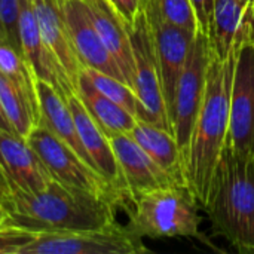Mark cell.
<instances>
[{"label": "cell", "mask_w": 254, "mask_h": 254, "mask_svg": "<svg viewBox=\"0 0 254 254\" xmlns=\"http://www.w3.org/2000/svg\"><path fill=\"white\" fill-rule=\"evenodd\" d=\"M118 208L109 196L52 180L37 193L7 188L3 225L34 234L98 229L116 222Z\"/></svg>", "instance_id": "obj_1"}, {"label": "cell", "mask_w": 254, "mask_h": 254, "mask_svg": "<svg viewBox=\"0 0 254 254\" xmlns=\"http://www.w3.org/2000/svg\"><path fill=\"white\" fill-rule=\"evenodd\" d=\"M36 88H37V101H39V115H40L39 124L45 125L52 134H55L68 147H71L91 168H94L80 141L68 101L63 98L52 85L43 80L37 79Z\"/></svg>", "instance_id": "obj_19"}, {"label": "cell", "mask_w": 254, "mask_h": 254, "mask_svg": "<svg viewBox=\"0 0 254 254\" xmlns=\"http://www.w3.org/2000/svg\"><path fill=\"white\" fill-rule=\"evenodd\" d=\"M0 176H1V174H0Z\"/></svg>", "instance_id": "obj_35"}, {"label": "cell", "mask_w": 254, "mask_h": 254, "mask_svg": "<svg viewBox=\"0 0 254 254\" xmlns=\"http://www.w3.org/2000/svg\"><path fill=\"white\" fill-rule=\"evenodd\" d=\"M0 71L7 77L15 80L37 104V88H36V76L31 71L28 63L24 55L16 51L12 45L4 42L0 37Z\"/></svg>", "instance_id": "obj_23"}, {"label": "cell", "mask_w": 254, "mask_h": 254, "mask_svg": "<svg viewBox=\"0 0 254 254\" xmlns=\"http://www.w3.org/2000/svg\"><path fill=\"white\" fill-rule=\"evenodd\" d=\"M7 198V185L4 182V179L0 176V208L4 210V202Z\"/></svg>", "instance_id": "obj_31"}, {"label": "cell", "mask_w": 254, "mask_h": 254, "mask_svg": "<svg viewBox=\"0 0 254 254\" xmlns=\"http://www.w3.org/2000/svg\"><path fill=\"white\" fill-rule=\"evenodd\" d=\"M143 238L118 222L98 229L42 232L19 254H144Z\"/></svg>", "instance_id": "obj_7"}, {"label": "cell", "mask_w": 254, "mask_h": 254, "mask_svg": "<svg viewBox=\"0 0 254 254\" xmlns=\"http://www.w3.org/2000/svg\"><path fill=\"white\" fill-rule=\"evenodd\" d=\"M211 51L222 60L254 45V3L243 0H214L210 31Z\"/></svg>", "instance_id": "obj_13"}, {"label": "cell", "mask_w": 254, "mask_h": 254, "mask_svg": "<svg viewBox=\"0 0 254 254\" xmlns=\"http://www.w3.org/2000/svg\"><path fill=\"white\" fill-rule=\"evenodd\" d=\"M243 1H252V3H254V0H243Z\"/></svg>", "instance_id": "obj_33"}, {"label": "cell", "mask_w": 254, "mask_h": 254, "mask_svg": "<svg viewBox=\"0 0 254 254\" xmlns=\"http://www.w3.org/2000/svg\"><path fill=\"white\" fill-rule=\"evenodd\" d=\"M129 134L144 149V152L174 179L176 183L189 186L186 159L173 132L150 122L137 121Z\"/></svg>", "instance_id": "obj_20"}, {"label": "cell", "mask_w": 254, "mask_h": 254, "mask_svg": "<svg viewBox=\"0 0 254 254\" xmlns=\"http://www.w3.org/2000/svg\"><path fill=\"white\" fill-rule=\"evenodd\" d=\"M125 22H132L141 7V0H110Z\"/></svg>", "instance_id": "obj_29"}, {"label": "cell", "mask_w": 254, "mask_h": 254, "mask_svg": "<svg viewBox=\"0 0 254 254\" xmlns=\"http://www.w3.org/2000/svg\"><path fill=\"white\" fill-rule=\"evenodd\" d=\"M0 129L3 131H7V132H12V134H16L15 128L12 127V124L9 122V119L6 118L3 109H1V104H0Z\"/></svg>", "instance_id": "obj_30"}, {"label": "cell", "mask_w": 254, "mask_h": 254, "mask_svg": "<svg viewBox=\"0 0 254 254\" xmlns=\"http://www.w3.org/2000/svg\"><path fill=\"white\" fill-rule=\"evenodd\" d=\"M162 18L183 30L196 33L198 19L190 0H156Z\"/></svg>", "instance_id": "obj_25"}, {"label": "cell", "mask_w": 254, "mask_h": 254, "mask_svg": "<svg viewBox=\"0 0 254 254\" xmlns=\"http://www.w3.org/2000/svg\"><path fill=\"white\" fill-rule=\"evenodd\" d=\"M88 4L89 16L94 22L107 51L121 68L125 82L134 89V55L132 45L125 19L110 0H85Z\"/></svg>", "instance_id": "obj_18"}, {"label": "cell", "mask_w": 254, "mask_h": 254, "mask_svg": "<svg viewBox=\"0 0 254 254\" xmlns=\"http://www.w3.org/2000/svg\"><path fill=\"white\" fill-rule=\"evenodd\" d=\"M61 1H64V0H61Z\"/></svg>", "instance_id": "obj_34"}, {"label": "cell", "mask_w": 254, "mask_h": 254, "mask_svg": "<svg viewBox=\"0 0 254 254\" xmlns=\"http://www.w3.org/2000/svg\"><path fill=\"white\" fill-rule=\"evenodd\" d=\"M226 144L243 158H254V45L235 55Z\"/></svg>", "instance_id": "obj_9"}, {"label": "cell", "mask_w": 254, "mask_h": 254, "mask_svg": "<svg viewBox=\"0 0 254 254\" xmlns=\"http://www.w3.org/2000/svg\"><path fill=\"white\" fill-rule=\"evenodd\" d=\"M27 141L39 155L51 177L63 185L83 189L115 199L127 210L128 201L106 179L91 168L71 147L52 134L45 125L37 124L30 131Z\"/></svg>", "instance_id": "obj_6"}, {"label": "cell", "mask_w": 254, "mask_h": 254, "mask_svg": "<svg viewBox=\"0 0 254 254\" xmlns=\"http://www.w3.org/2000/svg\"><path fill=\"white\" fill-rule=\"evenodd\" d=\"M202 207L216 232L240 253H254V158L225 144Z\"/></svg>", "instance_id": "obj_3"}, {"label": "cell", "mask_w": 254, "mask_h": 254, "mask_svg": "<svg viewBox=\"0 0 254 254\" xmlns=\"http://www.w3.org/2000/svg\"><path fill=\"white\" fill-rule=\"evenodd\" d=\"M110 144L121 167L129 198L152 189L179 185L144 152L129 132L110 137Z\"/></svg>", "instance_id": "obj_15"}, {"label": "cell", "mask_w": 254, "mask_h": 254, "mask_svg": "<svg viewBox=\"0 0 254 254\" xmlns=\"http://www.w3.org/2000/svg\"><path fill=\"white\" fill-rule=\"evenodd\" d=\"M68 106L73 113L80 141H82L95 171L103 179H106L119 193H122L127 198L128 205H129V193L127 190L121 167H119L115 152L112 149L110 138L100 129V127L95 124V121L86 112V109L83 107V104L80 103V100L77 98L76 94H71L68 97Z\"/></svg>", "instance_id": "obj_16"}, {"label": "cell", "mask_w": 254, "mask_h": 254, "mask_svg": "<svg viewBox=\"0 0 254 254\" xmlns=\"http://www.w3.org/2000/svg\"><path fill=\"white\" fill-rule=\"evenodd\" d=\"M199 201L188 185H173L132 195L127 208L128 228L141 238H195L210 244L201 232Z\"/></svg>", "instance_id": "obj_4"}, {"label": "cell", "mask_w": 254, "mask_h": 254, "mask_svg": "<svg viewBox=\"0 0 254 254\" xmlns=\"http://www.w3.org/2000/svg\"><path fill=\"white\" fill-rule=\"evenodd\" d=\"M4 217H6V213H4V210H1V208H0V226L3 225V220H4Z\"/></svg>", "instance_id": "obj_32"}, {"label": "cell", "mask_w": 254, "mask_h": 254, "mask_svg": "<svg viewBox=\"0 0 254 254\" xmlns=\"http://www.w3.org/2000/svg\"><path fill=\"white\" fill-rule=\"evenodd\" d=\"M64 15L71 34L73 46L79 61L83 67L103 71L109 76L125 82L121 68L107 51L94 22L89 16L88 4L85 0H64ZM127 83V82H125Z\"/></svg>", "instance_id": "obj_14"}, {"label": "cell", "mask_w": 254, "mask_h": 254, "mask_svg": "<svg viewBox=\"0 0 254 254\" xmlns=\"http://www.w3.org/2000/svg\"><path fill=\"white\" fill-rule=\"evenodd\" d=\"M36 238L34 232L13 228L0 226V254H19L21 250Z\"/></svg>", "instance_id": "obj_27"}, {"label": "cell", "mask_w": 254, "mask_h": 254, "mask_svg": "<svg viewBox=\"0 0 254 254\" xmlns=\"http://www.w3.org/2000/svg\"><path fill=\"white\" fill-rule=\"evenodd\" d=\"M19 42L25 61L28 63L36 79L52 85L58 94L68 101V97L76 92L67 73L54 57L48 45L43 42L37 18L33 7V0H21L19 9Z\"/></svg>", "instance_id": "obj_11"}, {"label": "cell", "mask_w": 254, "mask_h": 254, "mask_svg": "<svg viewBox=\"0 0 254 254\" xmlns=\"http://www.w3.org/2000/svg\"><path fill=\"white\" fill-rule=\"evenodd\" d=\"M74 94L77 95L86 112L91 115V118L95 121V124L100 127V129L109 138L118 134L131 132L138 121L132 113L100 92L83 73V70L79 74Z\"/></svg>", "instance_id": "obj_21"}, {"label": "cell", "mask_w": 254, "mask_h": 254, "mask_svg": "<svg viewBox=\"0 0 254 254\" xmlns=\"http://www.w3.org/2000/svg\"><path fill=\"white\" fill-rule=\"evenodd\" d=\"M34 13L40 28L43 42L48 45L54 57L58 60L74 89L79 74L83 68L73 46L71 34L64 15L61 0H33Z\"/></svg>", "instance_id": "obj_17"}, {"label": "cell", "mask_w": 254, "mask_h": 254, "mask_svg": "<svg viewBox=\"0 0 254 254\" xmlns=\"http://www.w3.org/2000/svg\"><path fill=\"white\" fill-rule=\"evenodd\" d=\"M211 58V46L208 37L198 30L190 46V52L186 65L179 77L173 107H171V124L174 135L183 152L188 168V156L190 149L192 131L202 104L205 94L207 70Z\"/></svg>", "instance_id": "obj_8"}, {"label": "cell", "mask_w": 254, "mask_h": 254, "mask_svg": "<svg viewBox=\"0 0 254 254\" xmlns=\"http://www.w3.org/2000/svg\"><path fill=\"white\" fill-rule=\"evenodd\" d=\"M0 104L16 134L27 138L39 124V104L10 77L0 71Z\"/></svg>", "instance_id": "obj_22"}, {"label": "cell", "mask_w": 254, "mask_h": 254, "mask_svg": "<svg viewBox=\"0 0 254 254\" xmlns=\"http://www.w3.org/2000/svg\"><path fill=\"white\" fill-rule=\"evenodd\" d=\"M234 67L235 55L222 60L211 51L205 94L192 131L188 156V182L201 205L207 196L214 167L226 144Z\"/></svg>", "instance_id": "obj_2"}, {"label": "cell", "mask_w": 254, "mask_h": 254, "mask_svg": "<svg viewBox=\"0 0 254 254\" xmlns=\"http://www.w3.org/2000/svg\"><path fill=\"white\" fill-rule=\"evenodd\" d=\"M21 0H0V37L22 54L19 42Z\"/></svg>", "instance_id": "obj_26"}, {"label": "cell", "mask_w": 254, "mask_h": 254, "mask_svg": "<svg viewBox=\"0 0 254 254\" xmlns=\"http://www.w3.org/2000/svg\"><path fill=\"white\" fill-rule=\"evenodd\" d=\"M143 7L149 21V27L152 31V39L159 63L167 109L168 113H171L176 86L186 65L190 46L196 33L183 30L165 21L158 9L156 0H143Z\"/></svg>", "instance_id": "obj_10"}, {"label": "cell", "mask_w": 254, "mask_h": 254, "mask_svg": "<svg viewBox=\"0 0 254 254\" xmlns=\"http://www.w3.org/2000/svg\"><path fill=\"white\" fill-rule=\"evenodd\" d=\"M82 70L100 92H103L107 98L118 103L125 110H128L135 118H138L140 103L135 95V91L128 83H125L124 80L116 79L113 76H109L103 71L94 70V68L83 67Z\"/></svg>", "instance_id": "obj_24"}, {"label": "cell", "mask_w": 254, "mask_h": 254, "mask_svg": "<svg viewBox=\"0 0 254 254\" xmlns=\"http://www.w3.org/2000/svg\"><path fill=\"white\" fill-rule=\"evenodd\" d=\"M0 174L7 188L27 193H37L54 180L27 138L3 129H0Z\"/></svg>", "instance_id": "obj_12"}, {"label": "cell", "mask_w": 254, "mask_h": 254, "mask_svg": "<svg viewBox=\"0 0 254 254\" xmlns=\"http://www.w3.org/2000/svg\"><path fill=\"white\" fill-rule=\"evenodd\" d=\"M198 19V30H201L207 37H210L211 21H213V7L214 0H190Z\"/></svg>", "instance_id": "obj_28"}, {"label": "cell", "mask_w": 254, "mask_h": 254, "mask_svg": "<svg viewBox=\"0 0 254 254\" xmlns=\"http://www.w3.org/2000/svg\"><path fill=\"white\" fill-rule=\"evenodd\" d=\"M127 27L132 45L134 65H135L134 91L140 103L137 119L150 122L174 134V128L165 103L159 63L152 39L149 21L143 7V0H141V7L137 12L134 21L127 22Z\"/></svg>", "instance_id": "obj_5"}]
</instances>
